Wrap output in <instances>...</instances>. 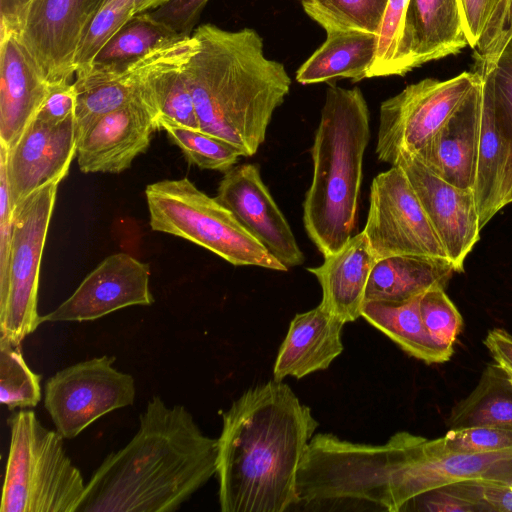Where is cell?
<instances>
[{
  "label": "cell",
  "instance_id": "83f0119b",
  "mask_svg": "<svg viewBox=\"0 0 512 512\" xmlns=\"http://www.w3.org/2000/svg\"><path fill=\"white\" fill-rule=\"evenodd\" d=\"M447 425L512 430V383L507 372L496 362L488 364L473 391L452 408Z\"/></svg>",
  "mask_w": 512,
  "mask_h": 512
},
{
  "label": "cell",
  "instance_id": "1f68e13d",
  "mask_svg": "<svg viewBox=\"0 0 512 512\" xmlns=\"http://www.w3.org/2000/svg\"><path fill=\"white\" fill-rule=\"evenodd\" d=\"M169 0H105L78 48L75 69L86 68L108 39L133 17ZM76 73V72H75Z\"/></svg>",
  "mask_w": 512,
  "mask_h": 512
},
{
  "label": "cell",
  "instance_id": "74e56055",
  "mask_svg": "<svg viewBox=\"0 0 512 512\" xmlns=\"http://www.w3.org/2000/svg\"><path fill=\"white\" fill-rule=\"evenodd\" d=\"M436 442L446 451L485 453L512 448V430L490 426H473L449 431Z\"/></svg>",
  "mask_w": 512,
  "mask_h": 512
},
{
  "label": "cell",
  "instance_id": "f1b7e54d",
  "mask_svg": "<svg viewBox=\"0 0 512 512\" xmlns=\"http://www.w3.org/2000/svg\"><path fill=\"white\" fill-rule=\"evenodd\" d=\"M474 62L498 59L512 38V0H459Z\"/></svg>",
  "mask_w": 512,
  "mask_h": 512
},
{
  "label": "cell",
  "instance_id": "7bdbcfd3",
  "mask_svg": "<svg viewBox=\"0 0 512 512\" xmlns=\"http://www.w3.org/2000/svg\"><path fill=\"white\" fill-rule=\"evenodd\" d=\"M483 343L494 361L512 372V335L503 329L494 328L488 331Z\"/></svg>",
  "mask_w": 512,
  "mask_h": 512
},
{
  "label": "cell",
  "instance_id": "8d00e7d4",
  "mask_svg": "<svg viewBox=\"0 0 512 512\" xmlns=\"http://www.w3.org/2000/svg\"><path fill=\"white\" fill-rule=\"evenodd\" d=\"M409 0H388L378 31L374 61L367 78L396 75L399 43Z\"/></svg>",
  "mask_w": 512,
  "mask_h": 512
},
{
  "label": "cell",
  "instance_id": "f6af8a7d",
  "mask_svg": "<svg viewBox=\"0 0 512 512\" xmlns=\"http://www.w3.org/2000/svg\"><path fill=\"white\" fill-rule=\"evenodd\" d=\"M504 370H505V369H504ZM505 371L507 372V374H508V378H509L510 382L512 383V372L507 371V370H505Z\"/></svg>",
  "mask_w": 512,
  "mask_h": 512
},
{
  "label": "cell",
  "instance_id": "f35d334b",
  "mask_svg": "<svg viewBox=\"0 0 512 512\" xmlns=\"http://www.w3.org/2000/svg\"><path fill=\"white\" fill-rule=\"evenodd\" d=\"M480 511L512 512V484L465 481L448 485Z\"/></svg>",
  "mask_w": 512,
  "mask_h": 512
},
{
  "label": "cell",
  "instance_id": "2e32d148",
  "mask_svg": "<svg viewBox=\"0 0 512 512\" xmlns=\"http://www.w3.org/2000/svg\"><path fill=\"white\" fill-rule=\"evenodd\" d=\"M77 146L74 115L58 124L34 118L5 154L13 210L43 186L63 180Z\"/></svg>",
  "mask_w": 512,
  "mask_h": 512
},
{
  "label": "cell",
  "instance_id": "4dcf8cb0",
  "mask_svg": "<svg viewBox=\"0 0 512 512\" xmlns=\"http://www.w3.org/2000/svg\"><path fill=\"white\" fill-rule=\"evenodd\" d=\"M326 33L358 31L378 35L388 0H300Z\"/></svg>",
  "mask_w": 512,
  "mask_h": 512
},
{
  "label": "cell",
  "instance_id": "cb8c5ba5",
  "mask_svg": "<svg viewBox=\"0 0 512 512\" xmlns=\"http://www.w3.org/2000/svg\"><path fill=\"white\" fill-rule=\"evenodd\" d=\"M456 272L449 260L414 255L380 258L370 273L366 301L403 303L430 289H445Z\"/></svg>",
  "mask_w": 512,
  "mask_h": 512
},
{
  "label": "cell",
  "instance_id": "5bb4252c",
  "mask_svg": "<svg viewBox=\"0 0 512 512\" xmlns=\"http://www.w3.org/2000/svg\"><path fill=\"white\" fill-rule=\"evenodd\" d=\"M150 268L128 253L106 257L55 310L41 322H84L116 310L154 302L149 288Z\"/></svg>",
  "mask_w": 512,
  "mask_h": 512
},
{
  "label": "cell",
  "instance_id": "277c9868",
  "mask_svg": "<svg viewBox=\"0 0 512 512\" xmlns=\"http://www.w3.org/2000/svg\"><path fill=\"white\" fill-rule=\"evenodd\" d=\"M369 138L362 91L330 86L311 148L313 176L303 203L306 233L324 257L341 249L356 227Z\"/></svg>",
  "mask_w": 512,
  "mask_h": 512
},
{
  "label": "cell",
  "instance_id": "d6986e66",
  "mask_svg": "<svg viewBox=\"0 0 512 512\" xmlns=\"http://www.w3.org/2000/svg\"><path fill=\"white\" fill-rule=\"evenodd\" d=\"M469 46L459 0H409L396 63L405 75Z\"/></svg>",
  "mask_w": 512,
  "mask_h": 512
},
{
  "label": "cell",
  "instance_id": "4316f807",
  "mask_svg": "<svg viewBox=\"0 0 512 512\" xmlns=\"http://www.w3.org/2000/svg\"><path fill=\"white\" fill-rule=\"evenodd\" d=\"M420 297L403 303L366 301L362 317L407 354L427 364L444 363L453 352L439 346L428 334L420 313Z\"/></svg>",
  "mask_w": 512,
  "mask_h": 512
},
{
  "label": "cell",
  "instance_id": "836d02e7",
  "mask_svg": "<svg viewBox=\"0 0 512 512\" xmlns=\"http://www.w3.org/2000/svg\"><path fill=\"white\" fill-rule=\"evenodd\" d=\"M492 99L495 124L504 150L501 202L512 188V38L501 52L492 73Z\"/></svg>",
  "mask_w": 512,
  "mask_h": 512
},
{
  "label": "cell",
  "instance_id": "e0dca14e",
  "mask_svg": "<svg viewBox=\"0 0 512 512\" xmlns=\"http://www.w3.org/2000/svg\"><path fill=\"white\" fill-rule=\"evenodd\" d=\"M155 130L156 120L144 103H131L102 116L78 140L80 170L123 172L148 149Z\"/></svg>",
  "mask_w": 512,
  "mask_h": 512
},
{
  "label": "cell",
  "instance_id": "d6a6232c",
  "mask_svg": "<svg viewBox=\"0 0 512 512\" xmlns=\"http://www.w3.org/2000/svg\"><path fill=\"white\" fill-rule=\"evenodd\" d=\"M42 376L24 360L21 345L0 339V402L9 410L35 407L41 400Z\"/></svg>",
  "mask_w": 512,
  "mask_h": 512
},
{
  "label": "cell",
  "instance_id": "484cf974",
  "mask_svg": "<svg viewBox=\"0 0 512 512\" xmlns=\"http://www.w3.org/2000/svg\"><path fill=\"white\" fill-rule=\"evenodd\" d=\"M493 70L477 73L482 80V108L474 196L481 229L503 208L500 191L505 159L493 112Z\"/></svg>",
  "mask_w": 512,
  "mask_h": 512
},
{
  "label": "cell",
  "instance_id": "8fae6325",
  "mask_svg": "<svg viewBox=\"0 0 512 512\" xmlns=\"http://www.w3.org/2000/svg\"><path fill=\"white\" fill-rule=\"evenodd\" d=\"M362 232L377 260L393 255L449 260L400 165L373 179Z\"/></svg>",
  "mask_w": 512,
  "mask_h": 512
},
{
  "label": "cell",
  "instance_id": "8992f818",
  "mask_svg": "<svg viewBox=\"0 0 512 512\" xmlns=\"http://www.w3.org/2000/svg\"><path fill=\"white\" fill-rule=\"evenodd\" d=\"M145 196L153 231L191 241L236 266L288 270L231 211L199 190L188 178L149 184Z\"/></svg>",
  "mask_w": 512,
  "mask_h": 512
},
{
  "label": "cell",
  "instance_id": "44dd1931",
  "mask_svg": "<svg viewBox=\"0 0 512 512\" xmlns=\"http://www.w3.org/2000/svg\"><path fill=\"white\" fill-rule=\"evenodd\" d=\"M161 47L121 67H87L76 71L73 83L77 95L74 115L77 143L102 116L131 103L146 105L145 75Z\"/></svg>",
  "mask_w": 512,
  "mask_h": 512
},
{
  "label": "cell",
  "instance_id": "e575fe53",
  "mask_svg": "<svg viewBox=\"0 0 512 512\" xmlns=\"http://www.w3.org/2000/svg\"><path fill=\"white\" fill-rule=\"evenodd\" d=\"M161 129L180 148L187 161L201 169L226 172L242 156L240 151L228 142L202 130L173 124H165Z\"/></svg>",
  "mask_w": 512,
  "mask_h": 512
},
{
  "label": "cell",
  "instance_id": "d590c367",
  "mask_svg": "<svg viewBox=\"0 0 512 512\" xmlns=\"http://www.w3.org/2000/svg\"><path fill=\"white\" fill-rule=\"evenodd\" d=\"M442 288L426 291L420 297V313L430 337L441 347L453 352L463 328V318Z\"/></svg>",
  "mask_w": 512,
  "mask_h": 512
},
{
  "label": "cell",
  "instance_id": "d4e9b609",
  "mask_svg": "<svg viewBox=\"0 0 512 512\" xmlns=\"http://www.w3.org/2000/svg\"><path fill=\"white\" fill-rule=\"evenodd\" d=\"M378 35L358 31L327 33L325 42L296 72L300 84L328 82L336 78H367L374 61Z\"/></svg>",
  "mask_w": 512,
  "mask_h": 512
},
{
  "label": "cell",
  "instance_id": "6da1fadb",
  "mask_svg": "<svg viewBox=\"0 0 512 512\" xmlns=\"http://www.w3.org/2000/svg\"><path fill=\"white\" fill-rule=\"evenodd\" d=\"M217 477L222 512L296 506L297 472L318 422L292 389L272 380L245 391L222 415Z\"/></svg>",
  "mask_w": 512,
  "mask_h": 512
},
{
  "label": "cell",
  "instance_id": "60d3db41",
  "mask_svg": "<svg viewBox=\"0 0 512 512\" xmlns=\"http://www.w3.org/2000/svg\"><path fill=\"white\" fill-rule=\"evenodd\" d=\"M402 511L479 512L478 508L448 486L429 490L408 500Z\"/></svg>",
  "mask_w": 512,
  "mask_h": 512
},
{
  "label": "cell",
  "instance_id": "ab89813d",
  "mask_svg": "<svg viewBox=\"0 0 512 512\" xmlns=\"http://www.w3.org/2000/svg\"><path fill=\"white\" fill-rule=\"evenodd\" d=\"M209 0H169L148 11L157 22L180 36H191L202 10Z\"/></svg>",
  "mask_w": 512,
  "mask_h": 512
},
{
  "label": "cell",
  "instance_id": "4fadbf2b",
  "mask_svg": "<svg viewBox=\"0 0 512 512\" xmlns=\"http://www.w3.org/2000/svg\"><path fill=\"white\" fill-rule=\"evenodd\" d=\"M395 165L407 175L455 271L463 272L481 231L474 190L444 181L412 154L403 153Z\"/></svg>",
  "mask_w": 512,
  "mask_h": 512
},
{
  "label": "cell",
  "instance_id": "9a60e30c",
  "mask_svg": "<svg viewBox=\"0 0 512 512\" xmlns=\"http://www.w3.org/2000/svg\"><path fill=\"white\" fill-rule=\"evenodd\" d=\"M215 198L287 269L304 262L292 229L262 181L257 165L242 164L226 171Z\"/></svg>",
  "mask_w": 512,
  "mask_h": 512
},
{
  "label": "cell",
  "instance_id": "9c48e42d",
  "mask_svg": "<svg viewBox=\"0 0 512 512\" xmlns=\"http://www.w3.org/2000/svg\"><path fill=\"white\" fill-rule=\"evenodd\" d=\"M479 80L473 71L448 80L423 79L380 105L377 158L391 166L416 154L446 123Z\"/></svg>",
  "mask_w": 512,
  "mask_h": 512
},
{
  "label": "cell",
  "instance_id": "f546056e",
  "mask_svg": "<svg viewBox=\"0 0 512 512\" xmlns=\"http://www.w3.org/2000/svg\"><path fill=\"white\" fill-rule=\"evenodd\" d=\"M182 37L186 36L177 35L145 12L130 19L113 34L87 67H121Z\"/></svg>",
  "mask_w": 512,
  "mask_h": 512
},
{
  "label": "cell",
  "instance_id": "b9f144b4",
  "mask_svg": "<svg viewBox=\"0 0 512 512\" xmlns=\"http://www.w3.org/2000/svg\"><path fill=\"white\" fill-rule=\"evenodd\" d=\"M76 89L71 81L50 82L47 95L35 118L58 124L75 115Z\"/></svg>",
  "mask_w": 512,
  "mask_h": 512
},
{
  "label": "cell",
  "instance_id": "3957f363",
  "mask_svg": "<svg viewBox=\"0 0 512 512\" xmlns=\"http://www.w3.org/2000/svg\"><path fill=\"white\" fill-rule=\"evenodd\" d=\"M192 35L196 44L185 72L200 129L253 156L290 91L285 66L265 56L262 37L252 28L204 24Z\"/></svg>",
  "mask_w": 512,
  "mask_h": 512
},
{
  "label": "cell",
  "instance_id": "ac0fdd59",
  "mask_svg": "<svg viewBox=\"0 0 512 512\" xmlns=\"http://www.w3.org/2000/svg\"><path fill=\"white\" fill-rule=\"evenodd\" d=\"M50 82L12 30H0V144L6 150L35 118Z\"/></svg>",
  "mask_w": 512,
  "mask_h": 512
},
{
  "label": "cell",
  "instance_id": "ffe728a7",
  "mask_svg": "<svg viewBox=\"0 0 512 512\" xmlns=\"http://www.w3.org/2000/svg\"><path fill=\"white\" fill-rule=\"evenodd\" d=\"M481 108L479 76L458 109L414 154L435 175L458 188L474 190Z\"/></svg>",
  "mask_w": 512,
  "mask_h": 512
},
{
  "label": "cell",
  "instance_id": "30bf717a",
  "mask_svg": "<svg viewBox=\"0 0 512 512\" xmlns=\"http://www.w3.org/2000/svg\"><path fill=\"white\" fill-rule=\"evenodd\" d=\"M114 356H101L66 367L44 386V406L65 438L79 435L94 421L133 404L134 378L113 367Z\"/></svg>",
  "mask_w": 512,
  "mask_h": 512
},
{
  "label": "cell",
  "instance_id": "7402d4cb",
  "mask_svg": "<svg viewBox=\"0 0 512 512\" xmlns=\"http://www.w3.org/2000/svg\"><path fill=\"white\" fill-rule=\"evenodd\" d=\"M344 323L320 305L291 320L273 368V380L303 378L327 369L343 351Z\"/></svg>",
  "mask_w": 512,
  "mask_h": 512
},
{
  "label": "cell",
  "instance_id": "52a82bcc",
  "mask_svg": "<svg viewBox=\"0 0 512 512\" xmlns=\"http://www.w3.org/2000/svg\"><path fill=\"white\" fill-rule=\"evenodd\" d=\"M392 472L388 512H399L411 498L459 482L512 484V448L485 453L446 451L436 442L402 431L390 439Z\"/></svg>",
  "mask_w": 512,
  "mask_h": 512
},
{
  "label": "cell",
  "instance_id": "7a4b0ae2",
  "mask_svg": "<svg viewBox=\"0 0 512 512\" xmlns=\"http://www.w3.org/2000/svg\"><path fill=\"white\" fill-rule=\"evenodd\" d=\"M131 440L93 472L77 512H172L216 474L218 439L153 396Z\"/></svg>",
  "mask_w": 512,
  "mask_h": 512
},
{
  "label": "cell",
  "instance_id": "603a6c76",
  "mask_svg": "<svg viewBox=\"0 0 512 512\" xmlns=\"http://www.w3.org/2000/svg\"><path fill=\"white\" fill-rule=\"evenodd\" d=\"M377 259L364 233L352 236L337 252L308 271L321 289L320 306L344 324L362 317L368 279Z\"/></svg>",
  "mask_w": 512,
  "mask_h": 512
},
{
  "label": "cell",
  "instance_id": "7c38bea8",
  "mask_svg": "<svg viewBox=\"0 0 512 512\" xmlns=\"http://www.w3.org/2000/svg\"><path fill=\"white\" fill-rule=\"evenodd\" d=\"M105 0H30L17 33L49 82L75 77L80 43Z\"/></svg>",
  "mask_w": 512,
  "mask_h": 512
},
{
  "label": "cell",
  "instance_id": "ba28073f",
  "mask_svg": "<svg viewBox=\"0 0 512 512\" xmlns=\"http://www.w3.org/2000/svg\"><path fill=\"white\" fill-rule=\"evenodd\" d=\"M59 183L43 186L13 211L8 280L0 290V339L14 345L42 323L37 309L40 266Z\"/></svg>",
  "mask_w": 512,
  "mask_h": 512
},
{
  "label": "cell",
  "instance_id": "ee69618b",
  "mask_svg": "<svg viewBox=\"0 0 512 512\" xmlns=\"http://www.w3.org/2000/svg\"><path fill=\"white\" fill-rule=\"evenodd\" d=\"M512 202V188L510 189L509 193L507 194V196L505 197L504 199V206L511 203Z\"/></svg>",
  "mask_w": 512,
  "mask_h": 512
},
{
  "label": "cell",
  "instance_id": "5b68a950",
  "mask_svg": "<svg viewBox=\"0 0 512 512\" xmlns=\"http://www.w3.org/2000/svg\"><path fill=\"white\" fill-rule=\"evenodd\" d=\"M7 422L0 512H77L86 484L65 451V438L45 428L32 410H20Z\"/></svg>",
  "mask_w": 512,
  "mask_h": 512
}]
</instances>
